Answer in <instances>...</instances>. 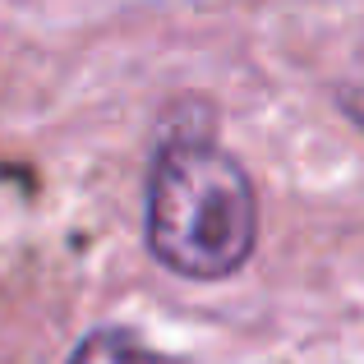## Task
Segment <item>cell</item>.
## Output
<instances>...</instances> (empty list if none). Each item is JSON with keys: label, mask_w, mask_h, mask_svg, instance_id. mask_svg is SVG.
<instances>
[{"label": "cell", "mask_w": 364, "mask_h": 364, "mask_svg": "<svg viewBox=\"0 0 364 364\" xmlns=\"http://www.w3.org/2000/svg\"><path fill=\"white\" fill-rule=\"evenodd\" d=\"M341 107H346L350 116L364 124V60L355 65V70H350V79L341 83Z\"/></svg>", "instance_id": "cell-3"}, {"label": "cell", "mask_w": 364, "mask_h": 364, "mask_svg": "<svg viewBox=\"0 0 364 364\" xmlns=\"http://www.w3.org/2000/svg\"><path fill=\"white\" fill-rule=\"evenodd\" d=\"M148 249L189 282L240 272L258 240V198L245 166L203 139H171L148 176Z\"/></svg>", "instance_id": "cell-1"}, {"label": "cell", "mask_w": 364, "mask_h": 364, "mask_svg": "<svg viewBox=\"0 0 364 364\" xmlns=\"http://www.w3.org/2000/svg\"><path fill=\"white\" fill-rule=\"evenodd\" d=\"M70 364H185V360L148 346V341L129 328H92L88 337L74 346Z\"/></svg>", "instance_id": "cell-2"}]
</instances>
